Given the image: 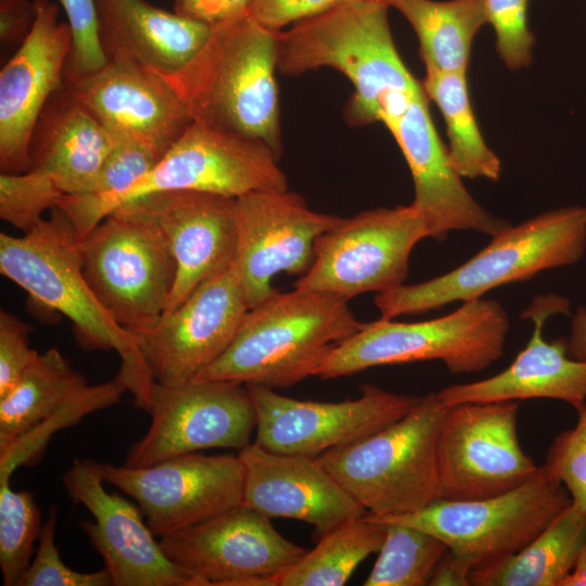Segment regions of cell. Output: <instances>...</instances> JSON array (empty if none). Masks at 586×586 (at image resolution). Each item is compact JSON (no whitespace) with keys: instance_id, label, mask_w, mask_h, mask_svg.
<instances>
[{"instance_id":"6da1fadb","label":"cell","mask_w":586,"mask_h":586,"mask_svg":"<svg viewBox=\"0 0 586 586\" xmlns=\"http://www.w3.org/2000/svg\"><path fill=\"white\" fill-rule=\"evenodd\" d=\"M383 1H345L278 33V69L288 76L320 67L355 88L347 106L354 125L397 119L422 89L394 43Z\"/></svg>"},{"instance_id":"7a4b0ae2","label":"cell","mask_w":586,"mask_h":586,"mask_svg":"<svg viewBox=\"0 0 586 586\" xmlns=\"http://www.w3.org/2000/svg\"><path fill=\"white\" fill-rule=\"evenodd\" d=\"M22 237L0 233V272L25 290L37 304L67 317L84 348L112 349L118 373L137 407L149 411L156 382L136 335L122 327L90 288L81 266L79 240L67 217L53 207Z\"/></svg>"},{"instance_id":"3957f363","label":"cell","mask_w":586,"mask_h":586,"mask_svg":"<svg viewBox=\"0 0 586 586\" xmlns=\"http://www.w3.org/2000/svg\"><path fill=\"white\" fill-rule=\"evenodd\" d=\"M278 33L249 14L214 26L194 56L164 78L193 122L260 140L279 157Z\"/></svg>"},{"instance_id":"277c9868","label":"cell","mask_w":586,"mask_h":586,"mask_svg":"<svg viewBox=\"0 0 586 586\" xmlns=\"http://www.w3.org/2000/svg\"><path fill=\"white\" fill-rule=\"evenodd\" d=\"M362 324L342 296L276 291L249 308L226 351L192 382L291 386L314 375L331 352Z\"/></svg>"},{"instance_id":"5b68a950","label":"cell","mask_w":586,"mask_h":586,"mask_svg":"<svg viewBox=\"0 0 586 586\" xmlns=\"http://www.w3.org/2000/svg\"><path fill=\"white\" fill-rule=\"evenodd\" d=\"M586 252V206L571 205L510 225L462 265L416 284L374 296L382 318L423 314L455 302L481 298L498 286L566 267Z\"/></svg>"},{"instance_id":"8992f818","label":"cell","mask_w":586,"mask_h":586,"mask_svg":"<svg viewBox=\"0 0 586 586\" xmlns=\"http://www.w3.org/2000/svg\"><path fill=\"white\" fill-rule=\"evenodd\" d=\"M445 410L437 392H429L397 421L317 459L368 514L417 512L438 499L436 448Z\"/></svg>"},{"instance_id":"52a82bcc","label":"cell","mask_w":586,"mask_h":586,"mask_svg":"<svg viewBox=\"0 0 586 586\" xmlns=\"http://www.w3.org/2000/svg\"><path fill=\"white\" fill-rule=\"evenodd\" d=\"M286 189L278 155L267 143L193 122L158 164L123 193L97 203L65 195L56 207L67 215L81 241L115 209L145 194L198 191L237 199Z\"/></svg>"},{"instance_id":"ba28073f","label":"cell","mask_w":586,"mask_h":586,"mask_svg":"<svg viewBox=\"0 0 586 586\" xmlns=\"http://www.w3.org/2000/svg\"><path fill=\"white\" fill-rule=\"evenodd\" d=\"M509 328L502 305L483 297L425 321L381 317L337 345L314 375L334 379L377 366L426 360H441L454 374L475 373L502 356Z\"/></svg>"},{"instance_id":"9c48e42d","label":"cell","mask_w":586,"mask_h":586,"mask_svg":"<svg viewBox=\"0 0 586 586\" xmlns=\"http://www.w3.org/2000/svg\"><path fill=\"white\" fill-rule=\"evenodd\" d=\"M570 505L565 487L543 464L525 483L498 496L437 499L413 513L366 517L399 522L436 536L470 576L472 570L522 549Z\"/></svg>"},{"instance_id":"30bf717a","label":"cell","mask_w":586,"mask_h":586,"mask_svg":"<svg viewBox=\"0 0 586 586\" xmlns=\"http://www.w3.org/2000/svg\"><path fill=\"white\" fill-rule=\"evenodd\" d=\"M79 247L90 288L122 327L135 332L160 321L176 265L154 225L117 208L79 241Z\"/></svg>"},{"instance_id":"8fae6325","label":"cell","mask_w":586,"mask_h":586,"mask_svg":"<svg viewBox=\"0 0 586 586\" xmlns=\"http://www.w3.org/2000/svg\"><path fill=\"white\" fill-rule=\"evenodd\" d=\"M426 226L417 208L398 205L361 212L342 220L315 243V258L294 289L321 291L349 300L388 292L404 284L409 257Z\"/></svg>"},{"instance_id":"7c38bea8","label":"cell","mask_w":586,"mask_h":586,"mask_svg":"<svg viewBox=\"0 0 586 586\" xmlns=\"http://www.w3.org/2000/svg\"><path fill=\"white\" fill-rule=\"evenodd\" d=\"M518 412L517 400L446 406L436 448L438 499L498 496L538 471L520 444Z\"/></svg>"},{"instance_id":"4fadbf2b","label":"cell","mask_w":586,"mask_h":586,"mask_svg":"<svg viewBox=\"0 0 586 586\" xmlns=\"http://www.w3.org/2000/svg\"><path fill=\"white\" fill-rule=\"evenodd\" d=\"M151 424L129 448L125 466L139 468L208 448L246 447L256 412L245 384L231 381L156 384Z\"/></svg>"},{"instance_id":"5bb4252c","label":"cell","mask_w":586,"mask_h":586,"mask_svg":"<svg viewBox=\"0 0 586 586\" xmlns=\"http://www.w3.org/2000/svg\"><path fill=\"white\" fill-rule=\"evenodd\" d=\"M105 483L132 497L156 537L196 525L242 504L239 455H179L146 467L102 463Z\"/></svg>"},{"instance_id":"9a60e30c","label":"cell","mask_w":586,"mask_h":586,"mask_svg":"<svg viewBox=\"0 0 586 586\" xmlns=\"http://www.w3.org/2000/svg\"><path fill=\"white\" fill-rule=\"evenodd\" d=\"M160 544L205 586H270L307 551L282 536L270 518L243 504L163 536Z\"/></svg>"},{"instance_id":"2e32d148","label":"cell","mask_w":586,"mask_h":586,"mask_svg":"<svg viewBox=\"0 0 586 586\" xmlns=\"http://www.w3.org/2000/svg\"><path fill=\"white\" fill-rule=\"evenodd\" d=\"M256 412V443L281 454L318 457L367 437L404 417L419 397L375 385L337 403L302 400L273 388L246 384Z\"/></svg>"},{"instance_id":"e0dca14e","label":"cell","mask_w":586,"mask_h":586,"mask_svg":"<svg viewBox=\"0 0 586 586\" xmlns=\"http://www.w3.org/2000/svg\"><path fill=\"white\" fill-rule=\"evenodd\" d=\"M247 310L232 265L201 283L155 326L132 333L154 381L181 386L226 351Z\"/></svg>"},{"instance_id":"ac0fdd59","label":"cell","mask_w":586,"mask_h":586,"mask_svg":"<svg viewBox=\"0 0 586 586\" xmlns=\"http://www.w3.org/2000/svg\"><path fill=\"white\" fill-rule=\"evenodd\" d=\"M238 247L233 263L249 308L276 290L279 272L305 275L317 239L342 218L310 209L302 195L286 190L255 191L237 198Z\"/></svg>"},{"instance_id":"d6986e66","label":"cell","mask_w":586,"mask_h":586,"mask_svg":"<svg viewBox=\"0 0 586 586\" xmlns=\"http://www.w3.org/2000/svg\"><path fill=\"white\" fill-rule=\"evenodd\" d=\"M102 463L75 459L63 475L74 504L84 506L93 522L81 527L102 556L114 586H205L164 552L139 506L104 487Z\"/></svg>"},{"instance_id":"ffe728a7","label":"cell","mask_w":586,"mask_h":586,"mask_svg":"<svg viewBox=\"0 0 586 586\" xmlns=\"http://www.w3.org/2000/svg\"><path fill=\"white\" fill-rule=\"evenodd\" d=\"M118 208L154 225L175 262V283L164 315L179 306L201 283L234 263L235 198L198 191H164L137 198Z\"/></svg>"},{"instance_id":"44dd1931","label":"cell","mask_w":586,"mask_h":586,"mask_svg":"<svg viewBox=\"0 0 586 586\" xmlns=\"http://www.w3.org/2000/svg\"><path fill=\"white\" fill-rule=\"evenodd\" d=\"M35 18L20 48L0 72L1 174L26 171L37 122L50 98L64 86L72 47L60 4L33 0Z\"/></svg>"},{"instance_id":"7402d4cb","label":"cell","mask_w":586,"mask_h":586,"mask_svg":"<svg viewBox=\"0 0 586 586\" xmlns=\"http://www.w3.org/2000/svg\"><path fill=\"white\" fill-rule=\"evenodd\" d=\"M68 92L114 138H131L164 154L193 124L183 101L161 75L107 61L87 75L64 78Z\"/></svg>"},{"instance_id":"603a6c76","label":"cell","mask_w":586,"mask_h":586,"mask_svg":"<svg viewBox=\"0 0 586 586\" xmlns=\"http://www.w3.org/2000/svg\"><path fill=\"white\" fill-rule=\"evenodd\" d=\"M428 100L422 88L406 111L386 126L411 173L415 189L411 204L423 219L430 238L443 241L453 230H473L493 237L511 224L487 212L467 190L437 135Z\"/></svg>"},{"instance_id":"cb8c5ba5","label":"cell","mask_w":586,"mask_h":586,"mask_svg":"<svg viewBox=\"0 0 586 586\" xmlns=\"http://www.w3.org/2000/svg\"><path fill=\"white\" fill-rule=\"evenodd\" d=\"M238 455L244 467L242 504L270 519L305 522L319 538L367 513L317 457L276 453L256 442Z\"/></svg>"},{"instance_id":"d4e9b609","label":"cell","mask_w":586,"mask_h":586,"mask_svg":"<svg viewBox=\"0 0 586 586\" xmlns=\"http://www.w3.org/2000/svg\"><path fill=\"white\" fill-rule=\"evenodd\" d=\"M571 316L570 302L558 294L536 296L523 313L534 329L526 346L501 372L484 380L453 384L437 392L444 406L524 399H557L575 409L586 403V359L568 354V337L550 342L543 326L553 315Z\"/></svg>"},{"instance_id":"484cf974","label":"cell","mask_w":586,"mask_h":586,"mask_svg":"<svg viewBox=\"0 0 586 586\" xmlns=\"http://www.w3.org/2000/svg\"><path fill=\"white\" fill-rule=\"evenodd\" d=\"M114 137L63 86L48 101L33 133L28 177L56 205L90 193Z\"/></svg>"},{"instance_id":"4316f807","label":"cell","mask_w":586,"mask_h":586,"mask_svg":"<svg viewBox=\"0 0 586 586\" xmlns=\"http://www.w3.org/2000/svg\"><path fill=\"white\" fill-rule=\"evenodd\" d=\"M99 36L107 61L163 77L183 67L212 27L145 0H95Z\"/></svg>"},{"instance_id":"83f0119b","label":"cell","mask_w":586,"mask_h":586,"mask_svg":"<svg viewBox=\"0 0 586 586\" xmlns=\"http://www.w3.org/2000/svg\"><path fill=\"white\" fill-rule=\"evenodd\" d=\"M586 543V521L570 505L515 553L471 571L473 586H560Z\"/></svg>"},{"instance_id":"f1b7e54d","label":"cell","mask_w":586,"mask_h":586,"mask_svg":"<svg viewBox=\"0 0 586 586\" xmlns=\"http://www.w3.org/2000/svg\"><path fill=\"white\" fill-rule=\"evenodd\" d=\"M412 26L426 71H467L472 41L487 24L483 0H382Z\"/></svg>"},{"instance_id":"f546056e","label":"cell","mask_w":586,"mask_h":586,"mask_svg":"<svg viewBox=\"0 0 586 586\" xmlns=\"http://www.w3.org/2000/svg\"><path fill=\"white\" fill-rule=\"evenodd\" d=\"M87 384L59 348L39 354L16 385L0 398V454Z\"/></svg>"},{"instance_id":"4dcf8cb0","label":"cell","mask_w":586,"mask_h":586,"mask_svg":"<svg viewBox=\"0 0 586 586\" xmlns=\"http://www.w3.org/2000/svg\"><path fill=\"white\" fill-rule=\"evenodd\" d=\"M421 85L444 117L448 156L456 171L462 178L496 181L501 171L500 160L486 144L474 117L467 71H426Z\"/></svg>"},{"instance_id":"1f68e13d","label":"cell","mask_w":586,"mask_h":586,"mask_svg":"<svg viewBox=\"0 0 586 586\" xmlns=\"http://www.w3.org/2000/svg\"><path fill=\"white\" fill-rule=\"evenodd\" d=\"M386 524L366 515L346 522L318 538L294 564L275 576L270 586H341L384 540Z\"/></svg>"},{"instance_id":"d6a6232c","label":"cell","mask_w":586,"mask_h":586,"mask_svg":"<svg viewBox=\"0 0 586 586\" xmlns=\"http://www.w3.org/2000/svg\"><path fill=\"white\" fill-rule=\"evenodd\" d=\"M382 523L386 524L385 537L364 585H429L447 546L436 536L418 527L392 521Z\"/></svg>"},{"instance_id":"836d02e7","label":"cell","mask_w":586,"mask_h":586,"mask_svg":"<svg viewBox=\"0 0 586 586\" xmlns=\"http://www.w3.org/2000/svg\"><path fill=\"white\" fill-rule=\"evenodd\" d=\"M127 391L119 373L111 381L85 385L0 454V481L10 480L15 469L22 464L36 463L56 431L76 424L91 412L115 405Z\"/></svg>"},{"instance_id":"e575fe53","label":"cell","mask_w":586,"mask_h":586,"mask_svg":"<svg viewBox=\"0 0 586 586\" xmlns=\"http://www.w3.org/2000/svg\"><path fill=\"white\" fill-rule=\"evenodd\" d=\"M41 514L34 495L0 481V570L4 586H20L41 532Z\"/></svg>"},{"instance_id":"d590c367","label":"cell","mask_w":586,"mask_h":586,"mask_svg":"<svg viewBox=\"0 0 586 586\" xmlns=\"http://www.w3.org/2000/svg\"><path fill=\"white\" fill-rule=\"evenodd\" d=\"M165 154L131 138H114V143L90 193L75 194L87 203L112 199L149 174Z\"/></svg>"},{"instance_id":"8d00e7d4","label":"cell","mask_w":586,"mask_h":586,"mask_svg":"<svg viewBox=\"0 0 586 586\" xmlns=\"http://www.w3.org/2000/svg\"><path fill=\"white\" fill-rule=\"evenodd\" d=\"M575 410L576 424L557 435L544 464L565 487L572 508L586 521V403Z\"/></svg>"},{"instance_id":"74e56055","label":"cell","mask_w":586,"mask_h":586,"mask_svg":"<svg viewBox=\"0 0 586 586\" xmlns=\"http://www.w3.org/2000/svg\"><path fill=\"white\" fill-rule=\"evenodd\" d=\"M56 508L50 510L42 525L39 545L20 586H107L112 581L106 569L77 572L61 559L55 544Z\"/></svg>"},{"instance_id":"f35d334b","label":"cell","mask_w":586,"mask_h":586,"mask_svg":"<svg viewBox=\"0 0 586 586\" xmlns=\"http://www.w3.org/2000/svg\"><path fill=\"white\" fill-rule=\"evenodd\" d=\"M487 23L496 34V49L512 69L530 65L534 37L527 25L530 0H483Z\"/></svg>"},{"instance_id":"ab89813d","label":"cell","mask_w":586,"mask_h":586,"mask_svg":"<svg viewBox=\"0 0 586 586\" xmlns=\"http://www.w3.org/2000/svg\"><path fill=\"white\" fill-rule=\"evenodd\" d=\"M59 1L72 34L64 77H78L95 72L107 63L99 36L95 0Z\"/></svg>"},{"instance_id":"60d3db41","label":"cell","mask_w":586,"mask_h":586,"mask_svg":"<svg viewBox=\"0 0 586 586\" xmlns=\"http://www.w3.org/2000/svg\"><path fill=\"white\" fill-rule=\"evenodd\" d=\"M30 328L15 315L0 311V398L18 382L39 353L30 347Z\"/></svg>"},{"instance_id":"b9f144b4","label":"cell","mask_w":586,"mask_h":586,"mask_svg":"<svg viewBox=\"0 0 586 586\" xmlns=\"http://www.w3.org/2000/svg\"><path fill=\"white\" fill-rule=\"evenodd\" d=\"M342 0H254L249 15L272 31L319 15Z\"/></svg>"},{"instance_id":"7bdbcfd3","label":"cell","mask_w":586,"mask_h":586,"mask_svg":"<svg viewBox=\"0 0 586 586\" xmlns=\"http://www.w3.org/2000/svg\"><path fill=\"white\" fill-rule=\"evenodd\" d=\"M254 0H174V12L211 27L247 15Z\"/></svg>"},{"instance_id":"ee69618b","label":"cell","mask_w":586,"mask_h":586,"mask_svg":"<svg viewBox=\"0 0 586 586\" xmlns=\"http://www.w3.org/2000/svg\"><path fill=\"white\" fill-rule=\"evenodd\" d=\"M35 18L33 0H0V38L4 43L23 40Z\"/></svg>"},{"instance_id":"f6af8a7d","label":"cell","mask_w":586,"mask_h":586,"mask_svg":"<svg viewBox=\"0 0 586 586\" xmlns=\"http://www.w3.org/2000/svg\"><path fill=\"white\" fill-rule=\"evenodd\" d=\"M448 550V549H447ZM429 585L433 586H467L470 585L469 573L462 570L449 556L448 551L437 563Z\"/></svg>"},{"instance_id":"bcb514c9","label":"cell","mask_w":586,"mask_h":586,"mask_svg":"<svg viewBox=\"0 0 586 586\" xmlns=\"http://www.w3.org/2000/svg\"><path fill=\"white\" fill-rule=\"evenodd\" d=\"M568 354L575 359H586V308L577 307L571 319Z\"/></svg>"},{"instance_id":"7dc6e473","label":"cell","mask_w":586,"mask_h":586,"mask_svg":"<svg viewBox=\"0 0 586 586\" xmlns=\"http://www.w3.org/2000/svg\"><path fill=\"white\" fill-rule=\"evenodd\" d=\"M560 586H586V566H575L561 581Z\"/></svg>"},{"instance_id":"c3c4849f","label":"cell","mask_w":586,"mask_h":586,"mask_svg":"<svg viewBox=\"0 0 586 586\" xmlns=\"http://www.w3.org/2000/svg\"><path fill=\"white\" fill-rule=\"evenodd\" d=\"M575 566H586V543L579 552Z\"/></svg>"},{"instance_id":"681fc988","label":"cell","mask_w":586,"mask_h":586,"mask_svg":"<svg viewBox=\"0 0 586 586\" xmlns=\"http://www.w3.org/2000/svg\"><path fill=\"white\" fill-rule=\"evenodd\" d=\"M345 1H382V0H342V2Z\"/></svg>"}]
</instances>
